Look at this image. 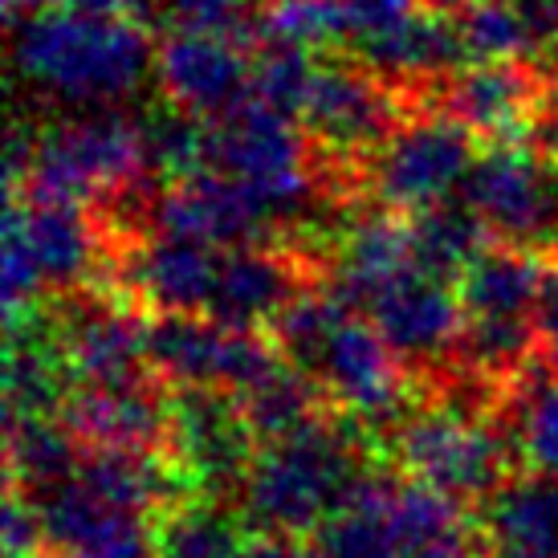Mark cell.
Listing matches in <instances>:
<instances>
[{
  "label": "cell",
  "mask_w": 558,
  "mask_h": 558,
  "mask_svg": "<svg viewBox=\"0 0 558 558\" xmlns=\"http://www.w3.org/2000/svg\"><path fill=\"white\" fill-rule=\"evenodd\" d=\"M550 90L558 94V65H555V78H550Z\"/></svg>",
  "instance_id": "obj_40"
},
{
  "label": "cell",
  "mask_w": 558,
  "mask_h": 558,
  "mask_svg": "<svg viewBox=\"0 0 558 558\" xmlns=\"http://www.w3.org/2000/svg\"><path fill=\"white\" fill-rule=\"evenodd\" d=\"M253 440L236 396L220 388H175L168 445L175 465L204 489H241L253 465Z\"/></svg>",
  "instance_id": "obj_14"
},
{
  "label": "cell",
  "mask_w": 558,
  "mask_h": 558,
  "mask_svg": "<svg viewBox=\"0 0 558 558\" xmlns=\"http://www.w3.org/2000/svg\"><path fill=\"white\" fill-rule=\"evenodd\" d=\"M102 262V233L86 204L9 196L0 290L9 323L37 311L46 290H78Z\"/></svg>",
  "instance_id": "obj_6"
},
{
  "label": "cell",
  "mask_w": 558,
  "mask_h": 558,
  "mask_svg": "<svg viewBox=\"0 0 558 558\" xmlns=\"http://www.w3.org/2000/svg\"><path fill=\"white\" fill-rule=\"evenodd\" d=\"M156 86L163 102L217 123L253 98V58L233 37L168 29L156 46Z\"/></svg>",
  "instance_id": "obj_12"
},
{
  "label": "cell",
  "mask_w": 558,
  "mask_h": 558,
  "mask_svg": "<svg viewBox=\"0 0 558 558\" xmlns=\"http://www.w3.org/2000/svg\"><path fill=\"white\" fill-rule=\"evenodd\" d=\"M143 220L147 233L187 236L213 248L265 245L274 236V225L265 220L253 192L217 171H196L187 180L156 187L143 208Z\"/></svg>",
  "instance_id": "obj_13"
},
{
  "label": "cell",
  "mask_w": 558,
  "mask_h": 558,
  "mask_svg": "<svg viewBox=\"0 0 558 558\" xmlns=\"http://www.w3.org/2000/svg\"><path fill=\"white\" fill-rule=\"evenodd\" d=\"M477 135L465 123L436 107H416L367 163L363 187L379 208L391 213H424L465 184L469 168L477 159Z\"/></svg>",
  "instance_id": "obj_7"
},
{
  "label": "cell",
  "mask_w": 558,
  "mask_h": 558,
  "mask_svg": "<svg viewBox=\"0 0 558 558\" xmlns=\"http://www.w3.org/2000/svg\"><path fill=\"white\" fill-rule=\"evenodd\" d=\"M367 318L391 342V351L408 363H436L461 347L469 314L461 294L445 278L433 274H408L391 281L384 294L367 302Z\"/></svg>",
  "instance_id": "obj_18"
},
{
  "label": "cell",
  "mask_w": 558,
  "mask_h": 558,
  "mask_svg": "<svg viewBox=\"0 0 558 558\" xmlns=\"http://www.w3.org/2000/svg\"><path fill=\"white\" fill-rule=\"evenodd\" d=\"M473 530L457 501L433 485L367 473L326 526L314 558H469Z\"/></svg>",
  "instance_id": "obj_4"
},
{
  "label": "cell",
  "mask_w": 558,
  "mask_h": 558,
  "mask_svg": "<svg viewBox=\"0 0 558 558\" xmlns=\"http://www.w3.org/2000/svg\"><path fill=\"white\" fill-rule=\"evenodd\" d=\"M546 70L534 62H469L440 82L428 107L452 114L473 135H489L494 143L522 140L530 114L546 94Z\"/></svg>",
  "instance_id": "obj_17"
},
{
  "label": "cell",
  "mask_w": 558,
  "mask_h": 558,
  "mask_svg": "<svg viewBox=\"0 0 558 558\" xmlns=\"http://www.w3.org/2000/svg\"><path fill=\"white\" fill-rule=\"evenodd\" d=\"M396 457L408 477L433 485L452 501L489 497L506 485L510 449L501 433L457 403H433L424 412L400 420L396 428Z\"/></svg>",
  "instance_id": "obj_8"
},
{
  "label": "cell",
  "mask_w": 558,
  "mask_h": 558,
  "mask_svg": "<svg viewBox=\"0 0 558 558\" xmlns=\"http://www.w3.org/2000/svg\"><path fill=\"white\" fill-rule=\"evenodd\" d=\"M302 294V274L290 253L274 245L220 248L217 281L208 294V318L236 330H262Z\"/></svg>",
  "instance_id": "obj_20"
},
{
  "label": "cell",
  "mask_w": 558,
  "mask_h": 558,
  "mask_svg": "<svg viewBox=\"0 0 558 558\" xmlns=\"http://www.w3.org/2000/svg\"><path fill=\"white\" fill-rule=\"evenodd\" d=\"M538 318H469L461 359L477 375H518L538 347Z\"/></svg>",
  "instance_id": "obj_31"
},
{
  "label": "cell",
  "mask_w": 558,
  "mask_h": 558,
  "mask_svg": "<svg viewBox=\"0 0 558 558\" xmlns=\"http://www.w3.org/2000/svg\"><path fill=\"white\" fill-rule=\"evenodd\" d=\"M21 558H41V555H21ZM53 558H58V555H53Z\"/></svg>",
  "instance_id": "obj_41"
},
{
  "label": "cell",
  "mask_w": 558,
  "mask_h": 558,
  "mask_svg": "<svg viewBox=\"0 0 558 558\" xmlns=\"http://www.w3.org/2000/svg\"><path fill=\"white\" fill-rule=\"evenodd\" d=\"M41 543V513H37V501L29 494L13 489L9 494V506H4V550L9 558L33 555Z\"/></svg>",
  "instance_id": "obj_36"
},
{
  "label": "cell",
  "mask_w": 558,
  "mask_h": 558,
  "mask_svg": "<svg viewBox=\"0 0 558 558\" xmlns=\"http://www.w3.org/2000/svg\"><path fill=\"white\" fill-rule=\"evenodd\" d=\"M13 65L37 94L70 110L119 107L156 78V46L126 13H21Z\"/></svg>",
  "instance_id": "obj_1"
},
{
  "label": "cell",
  "mask_w": 558,
  "mask_h": 558,
  "mask_svg": "<svg viewBox=\"0 0 558 558\" xmlns=\"http://www.w3.org/2000/svg\"><path fill=\"white\" fill-rule=\"evenodd\" d=\"M408 274H420V269L416 253H412V229H408V220H400V213L375 208L339 229L330 290L347 298L351 306L367 311L375 294H384L391 281L408 278Z\"/></svg>",
  "instance_id": "obj_22"
},
{
  "label": "cell",
  "mask_w": 558,
  "mask_h": 558,
  "mask_svg": "<svg viewBox=\"0 0 558 558\" xmlns=\"http://www.w3.org/2000/svg\"><path fill=\"white\" fill-rule=\"evenodd\" d=\"M412 114L408 94L384 82L359 62H318L298 123L306 126L314 151L330 156L342 168H355L396 135V126Z\"/></svg>",
  "instance_id": "obj_9"
},
{
  "label": "cell",
  "mask_w": 558,
  "mask_h": 558,
  "mask_svg": "<svg viewBox=\"0 0 558 558\" xmlns=\"http://www.w3.org/2000/svg\"><path fill=\"white\" fill-rule=\"evenodd\" d=\"M461 201L481 217L489 236L506 245H555L558 236V168L522 140L481 151L461 184Z\"/></svg>",
  "instance_id": "obj_10"
},
{
  "label": "cell",
  "mask_w": 558,
  "mask_h": 558,
  "mask_svg": "<svg viewBox=\"0 0 558 558\" xmlns=\"http://www.w3.org/2000/svg\"><path fill=\"white\" fill-rule=\"evenodd\" d=\"M489 558H558V485L522 477L497 485L481 513Z\"/></svg>",
  "instance_id": "obj_23"
},
{
  "label": "cell",
  "mask_w": 558,
  "mask_h": 558,
  "mask_svg": "<svg viewBox=\"0 0 558 558\" xmlns=\"http://www.w3.org/2000/svg\"><path fill=\"white\" fill-rule=\"evenodd\" d=\"M274 342L347 412L363 420H391L403 412L400 355L379 326L330 286L302 290L274 323Z\"/></svg>",
  "instance_id": "obj_2"
},
{
  "label": "cell",
  "mask_w": 558,
  "mask_h": 558,
  "mask_svg": "<svg viewBox=\"0 0 558 558\" xmlns=\"http://www.w3.org/2000/svg\"><path fill=\"white\" fill-rule=\"evenodd\" d=\"M236 522L217 506H184L159 526V558H245Z\"/></svg>",
  "instance_id": "obj_30"
},
{
  "label": "cell",
  "mask_w": 558,
  "mask_h": 558,
  "mask_svg": "<svg viewBox=\"0 0 558 558\" xmlns=\"http://www.w3.org/2000/svg\"><path fill=\"white\" fill-rule=\"evenodd\" d=\"M9 16L21 13H126L135 16V0H4Z\"/></svg>",
  "instance_id": "obj_37"
},
{
  "label": "cell",
  "mask_w": 558,
  "mask_h": 558,
  "mask_svg": "<svg viewBox=\"0 0 558 558\" xmlns=\"http://www.w3.org/2000/svg\"><path fill=\"white\" fill-rule=\"evenodd\" d=\"M367 477L359 440L342 428H326L323 420L265 445L245 481H241V506L248 522L269 534H306L326 526L347 506V497Z\"/></svg>",
  "instance_id": "obj_5"
},
{
  "label": "cell",
  "mask_w": 558,
  "mask_h": 558,
  "mask_svg": "<svg viewBox=\"0 0 558 558\" xmlns=\"http://www.w3.org/2000/svg\"><path fill=\"white\" fill-rule=\"evenodd\" d=\"M245 558H311V555L294 543V534H269L265 530L262 538H253L245 546Z\"/></svg>",
  "instance_id": "obj_38"
},
{
  "label": "cell",
  "mask_w": 558,
  "mask_h": 558,
  "mask_svg": "<svg viewBox=\"0 0 558 558\" xmlns=\"http://www.w3.org/2000/svg\"><path fill=\"white\" fill-rule=\"evenodd\" d=\"M217 265L220 248L151 233L123 253V286L159 314H204Z\"/></svg>",
  "instance_id": "obj_21"
},
{
  "label": "cell",
  "mask_w": 558,
  "mask_h": 558,
  "mask_svg": "<svg viewBox=\"0 0 558 558\" xmlns=\"http://www.w3.org/2000/svg\"><path fill=\"white\" fill-rule=\"evenodd\" d=\"M538 330H543V339L550 342V351L558 359V274H550V281H546L543 306H538Z\"/></svg>",
  "instance_id": "obj_39"
},
{
  "label": "cell",
  "mask_w": 558,
  "mask_h": 558,
  "mask_svg": "<svg viewBox=\"0 0 558 558\" xmlns=\"http://www.w3.org/2000/svg\"><path fill=\"white\" fill-rule=\"evenodd\" d=\"M546 281L550 274L530 248L497 241L461 269L457 294L469 318H538Z\"/></svg>",
  "instance_id": "obj_24"
},
{
  "label": "cell",
  "mask_w": 558,
  "mask_h": 558,
  "mask_svg": "<svg viewBox=\"0 0 558 558\" xmlns=\"http://www.w3.org/2000/svg\"><path fill=\"white\" fill-rule=\"evenodd\" d=\"M147 363L175 388L241 391L278 363L257 330H236L208 314H159L147 330Z\"/></svg>",
  "instance_id": "obj_11"
},
{
  "label": "cell",
  "mask_w": 558,
  "mask_h": 558,
  "mask_svg": "<svg viewBox=\"0 0 558 558\" xmlns=\"http://www.w3.org/2000/svg\"><path fill=\"white\" fill-rule=\"evenodd\" d=\"M143 147H147V168L159 184L208 171V123L171 102L143 114Z\"/></svg>",
  "instance_id": "obj_29"
},
{
  "label": "cell",
  "mask_w": 558,
  "mask_h": 558,
  "mask_svg": "<svg viewBox=\"0 0 558 558\" xmlns=\"http://www.w3.org/2000/svg\"><path fill=\"white\" fill-rule=\"evenodd\" d=\"M156 192V175L147 168L143 119L123 107L74 110L58 123L33 126L29 163L21 180L9 184V196L33 201L90 204L107 201L110 208H147Z\"/></svg>",
  "instance_id": "obj_3"
},
{
  "label": "cell",
  "mask_w": 558,
  "mask_h": 558,
  "mask_svg": "<svg viewBox=\"0 0 558 558\" xmlns=\"http://www.w3.org/2000/svg\"><path fill=\"white\" fill-rule=\"evenodd\" d=\"M58 326L65 367L78 384H131L143 379L147 363V330L131 298H74Z\"/></svg>",
  "instance_id": "obj_16"
},
{
  "label": "cell",
  "mask_w": 558,
  "mask_h": 558,
  "mask_svg": "<svg viewBox=\"0 0 558 558\" xmlns=\"http://www.w3.org/2000/svg\"><path fill=\"white\" fill-rule=\"evenodd\" d=\"M408 229H412L416 269L445 281L461 278V269L485 248V233H489L465 201H440L424 213H412Z\"/></svg>",
  "instance_id": "obj_26"
},
{
  "label": "cell",
  "mask_w": 558,
  "mask_h": 558,
  "mask_svg": "<svg viewBox=\"0 0 558 558\" xmlns=\"http://www.w3.org/2000/svg\"><path fill=\"white\" fill-rule=\"evenodd\" d=\"M143 21H163L168 29L220 33L233 41H253L257 9L248 0H143Z\"/></svg>",
  "instance_id": "obj_34"
},
{
  "label": "cell",
  "mask_w": 558,
  "mask_h": 558,
  "mask_svg": "<svg viewBox=\"0 0 558 558\" xmlns=\"http://www.w3.org/2000/svg\"><path fill=\"white\" fill-rule=\"evenodd\" d=\"M233 396L248 433L265 445L318 424V408H323V388L294 363H274L269 372H262L248 388Z\"/></svg>",
  "instance_id": "obj_25"
},
{
  "label": "cell",
  "mask_w": 558,
  "mask_h": 558,
  "mask_svg": "<svg viewBox=\"0 0 558 558\" xmlns=\"http://www.w3.org/2000/svg\"><path fill=\"white\" fill-rule=\"evenodd\" d=\"M473 62H534L530 29L513 0H469L457 13Z\"/></svg>",
  "instance_id": "obj_32"
},
{
  "label": "cell",
  "mask_w": 558,
  "mask_h": 558,
  "mask_svg": "<svg viewBox=\"0 0 558 558\" xmlns=\"http://www.w3.org/2000/svg\"><path fill=\"white\" fill-rule=\"evenodd\" d=\"M82 440L70 433V424H53L49 416L13 420L9 424V477L13 489L41 494L78 473Z\"/></svg>",
  "instance_id": "obj_27"
},
{
  "label": "cell",
  "mask_w": 558,
  "mask_h": 558,
  "mask_svg": "<svg viewBox=\"0 0 558 558\" xmlns=\"http://www.w3.org/2000/svg\"><path fill=\"white\" fill-rule=\"evenodd\" d=\"M29 497L41 513V543L58 558H159V534L140 510L102 501L74 477Z\"/></svg>",
  "instance_id": "obj_15"
},
{
  "label": "cell",
  "mask_w": 558,
  "mask_h": 558,
  "mask_svg": "<svg viewBox=\"0 0 558 558\" xmlns=\"http://www.w3.org/2000/svg\"><path fill=\"white\" fill-rule=\"evenodd\" d=\"M518 449L538 473L558 477V379L526 388L518 408Z\"/></svg>",
  "instance_id": "obj_35"
},
{
  "label": "cell",
  "mask_w": 558,
  "mask_h": 558,
  "mask_svg": "<svg viewBox=\"0 0 558 558\" xmlns=\"http://www.w3.org/2000/svg\"><path fill=\"white\" fill-rule=\"evenodd\" d=\"M314 70H318V58L311 49L257 41L253 46V98L298 123L306 94H311Z\"/></svg>",
  "instance_id": "obj_33"
},
{
  "label": "cell",
  "mask_w": 558,
  "mask_h": 558,
  "mask_svg": "<svg viewBox=\"0 0 558 558\" xmlns=\"http://www.w3.org/2000/svg\"><path fill=\"white\" fill-rule=\"evenodd\" d=\"M62 420L82 449L156 452L168 440L171 400L143 375L131 384H78L62 403Z\"/></svg>",
  "instance_id": "obj_19"
},
{
  "label": "cell",
  "mask_w": 558,
  "mask_h": 558,
  "mask_svg": "<svg viewBox=\"0 0 558 558\" xmlns=\"http://www.w3.org/2000/svg\"><path fill=\"white\" fill-rule=\"evenodd\" d=\"M78 485H86L94 497L126 506V510H156L168 494V473L151 452H102L86 449L82 465L74 473Z\"/></svg>",
  "instance_id": "obj_28"
}]
</instances>
